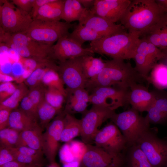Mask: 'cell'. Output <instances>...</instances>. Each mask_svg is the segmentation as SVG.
I'll use <instances>...</instances> for the list:
<instances>
[{
  "label": "cell",
  "instance_id": "51",
  "mask_svg": "<svg viewBox=\"0 0 167 167\" xmlns=\"http://www.w3.org/2000/svg\"><path fill=\"white\" fill-rule=\"evenodd\" d=\"M16 79L6 75H4L2 73H0V81L3 82H10V81Z\"/></svg>",
  "mask_w": 167,
  "mask_h": 167
},
{
  "label": "cell",
  "instance_id": "44",
  "mask_svg": "<svg viewBox=\"0 0 167 167\" xmlns=\"http://www.w3.org/2000/svg\"><path fill=\"white\" fill-rule=\"evenodd\" d=\"M14 161L15 157L10 148L0 146V166Z\"/></svg>",
  "mask_w": 167,
  "mask_h": 167
},
{
  "label": "cell",
  "instance_id": "43",
  "mask_svg": "<svg viewBox=\"0 0 167 167\" xmlns=\"http://www.w3.org/2000/svg\"><path fill=\"white\" fill-rule=\"evenodd\" d=\"M59 156L63 164L76 160L71 151L68 142L64 144L60 148Z\"/></svg>",
  "mask_w": 167,
  "mask_h": 167
},
{
  "label": "cell",
  "instance_id": "38",
  "mask_svg": "<svg viewBox=\"0 0 167 167\" xmlns=\"http://www.w3.org/2000/svg\"><path fill=\"white\" fill-rule=\"evenodd\" d=\"M12 152L15 156V161L20 163L28 165L41 166H42L43 163V153L34 155H28Z\"/></svg>",
  "mask_w": 167,
  "mask_h": 167
},
{
  "label": "cell",
  "instance_id": "31",
  "mask_svg": "<svg viewBox=\"0 0 167 167\" xmlns=\"http://www.w3.org/2000/svg\"><path fill=\"white\" fill-rule=\"evenodd\" d=\"M136 52L143 54L156 64L163 57L162 51L146 39L140 37Z\"/></svg>",
  "mask_w": 167,
  "mask_h": 167
},
{
  "label": "cell",
  "instance_id": "9",
  "mask_svg": "<svg viewBox=\"0 0 167 167\" xmlns=\"http://www.w3.org/2000/svg\"><path fill=\"white\" fill-rule=\"evenodd\" d=\"M115 113V110L109 108L92 105L80 119V136L82 142L86 144H91L99 127L106 120L110 119Z\"/></svg>",
  "mask_w": 167,
  "mask_h": 167
},
{
  "label": "cell",
  "instance_id": "36",
  "mask_svg": "<svg viewBox=\"0 0 167 167\" xmlns=\"http://www.w3.org/2000/svg\"><path fill=\"white\" fill-rule=\"evenodd\" d=\"M20 131L7 127L0 130V146L8 148L15 147Z\"/></svg>",
  "mask_w": 167,
  "mask_h": 167
},
{
  "label": "cell",
  "instance_id": "10",
  "mask_svg": "<svg viewBox=\"0 0 167 167\" xmlns=\"http://www.w3.org/2000/svg\"><path fill=\"white\" fill-rule=\"evenodd\" d=\"M129 90L116 86L97 88L91 92L89 103L115 110L128 103Z\"/></svg>",
  "mask_w": 167,
  "mask_h": 167
},
{
  "label": "cell",
  "instance_id": "13",
  "mask_svg": "<svg viewBox=\"0 0 167 167\" xmlns=\"http://www.w3.org/2000/svg\"><path fill=\"white\" fill-rule=\"evenodd\" d=\"M65 114L64 112L59 113L49 123L45 131L43 133L42 151L50 164L55 162L59 142L61 141Z\"/></svg>",
  "mask_w": 167,
  "mask_h": 167
},
{
  "label": "cell",
  "instance_id": "11",
  "mask_svg": "<svg viewBox=\"0 0 167 167\" xmlns=\"http://www.w3.org/2000/svg\"><path fill=\"white\" fill-rule=\"evenodd\" d=\"M93 141L95 145L113 155L122 154L127 147L126 140L118 127L111 122L99 130Z\"/></svg>",
  "mask_w": 167,
  "mask_h": 167
},
{
  "label": "cell",
  "instance_id": "32",
  "mask_svg": "<svg viewBox=\"0 0 167 167\" xmlns=\"http://www.w3.org/2000/svg\"><path fill=\"white\" fill-rule=\"evenodd\" d=\"M24 83L19 84L14 92L8 98L0 103V110L16 109L23 98L28 93L29 90Z\"/></svg>",
  "mask_w": 167,
  "mask_h": 167
},
{
  "label": "cell",
  "instance_id": "25",
  "mask_svg": "<svg viewBox=\"0 0 167 167\" xmlns=\"http://www.w3.org/2000/svg\"><path fill=\"white\" fill-rule=\"evenodd\" d=\"M38 124L36 119L28 115L20 109H15L11 113L8 127L21 132Z\"/></svg>",
  "mask_w": 167,
  "mask_h": 167
},
{
  "label": "cell",
  "instance_id": "37",
  "mask_svg": "<svg viewBox=\"0 0 167 167\" xmlns=\"http://www.w3.org/2000/svg\"><path fill=\"white\" fill-rule=\"evenodd\" d=\"M65 96L58 90L52 88H46L45 98L51 106L59 111L61 109Z\"/></svg>",
  "mask_w": 167,
  "mask_h": 167
},
{
  "label": "cell",
  "instance_id": "3",
  "mask_svg": "<svg viewBox=\"0 0 167 167\" xmlns=\"http://www.w3.org/2000/svg\"><path fill=\"white\" fill-rule=\"evenodd\" d=\"M140 38V33L126 31L103 37L91 42L92 52L113 59L133 58Z\"/></svg>",
  "mask_w": 167,
  "mask_h": 167
},
{
  "label": "cell",
  "instance_id": "53",
  "mask_svg": "<svg viewBox=\"0 0 167 167\" xmlns=\"http://www.w3.org/2000/svg\"><path fill=\"white\" fill-rule=\"evenodd\" d=\"M156 3L167 13V0H156Z\"/></svg>",
  "mask_w": 167,
  "mask_h": 167
},
{
  "label": "cell",
  "instance_id": "22",
  "mask_svg": "<svg viewBox=\"0 0 167 167\" xmlns=\"http://www.w3.org/2000/svg\"><path fill=\"white\" fill-rule=\"evenodd\" d=\"M90 14V10L84 8L78 0H64L61 19L68 23L78 21L81 24Z\"/></svg>",
  "mask_w": 167,
  "mask_h": 167
},
{
  "label": "cell",
  "instance_id": "24",
  "mask_svg": "<svg viewBox=\"0 0 167 167\" xmlns=\"http://www.w3.org/2000/svg\"><path fill=\"white\" fill-rule=\"evenodd\" d=\"M64 0H53L43 6L38 10L33 19L45 21L61 19Z\"/></svg>",
  "mask_w": 167,
  "mask_h": 167
},
{
  "label": "cell",
  "instance_id": "17",
  "mask_svg": "<svg viewBox=\"0 0 167 167\" xmlns=\"http://www.w3.org/2000/svg\"><path fill=\"white\" fill-rule=\"evenodd\" d=\"M155 100L154 95L145 87L138 83L130 88L127 96V103L131 108L139 112H147Z\"/></svg>",
  "mask_w": 167,
  "mask_h": 167
},
{
  "label": "cell",
  "instance_id": "40",
  "mask_svg": "<svg viewBox=\"0 0 167 167\" xmlns=\"http://www.w3.org/2000/svg\"><path fill=\"white\" fill-rule=\"evenodd\" d=\"M68 143L75 160L80 161L86 151L87 144L77 140H71Z\"/></svg>",
  "mask_w": 167,
  "mask_h": 167
},
{
  "label": "cell",
  "instance_id": "16",
  "mask_svg": "<svg viewBox=\"0 0 167 167\" xmlns=\"http://www.w3.org/2000/svg\"><path fill=\"white\" fill-rule=\"evenodd\" d=\"M130 0H95L90 13L113 23L120 21L131 3Z\"/></svg>",
  "mask_w": 167,
  "mask_h": 167
},
{
  "label": "cell",
  "instance_id": "23",
  "mask_svg": "<svg viewBox=\"0 0 167 167\" xmlns=\"http://www.w3.org/2000/svg\"><path fill=\"white\" fill-rule=\"evenodd\" d=\"M42 129L39 124L30 129L23 131L19 133L15 147H28L42 151Z\"/></svg>",
  "mask_w": 167,
  "mask_h": 167
},
{
  "label": "cell",
  "instance_id": "48",
  "mask_svg": "<svg viewBox=\"0 0 167 167\" xmlns=\"http://www.w3.org/2000/svg\"><path fill=\"white\" fill-rule=\"evenodd\" d=\"M52 1L53 0H34L31 12L33 19L35 18L38 11L41 6Z\"/></svg>",
  "mask_w": 167,
  "mask_h": 167
},
{
  "label": "cell",
  "instance_id": "26",
  "mask_svg": "<svg viewBox=\"0 0 167 167\" xmlns=\"http://www.w3.org/2000/svg\"><path fill=\"white\" fill-rule=\"evenodd\" d=\"M81 132L80 119H77L71 114L66 113L61 141L69 142L75 137L80 135Z\"/></svg>",
  "mask_w": 167,
  "mask_h": 167
},
{
  "label": "cell",
  "instance_id": "18",
  "mask_svg": "<svg viewBox=\"0 0 167 167\" xmlns=\"http://www.w3.org/2000/svg\"><path fill=\"white\" fill-rule=\"evenodd\" d=\"M152 91L155 100L145 117L150 124H165L167 122V92L156 89Z\"/></svg>",
  "mask_w": 167,
  "mask_h": 167
},
{
  "label": "cell",
  "instance_id": "12",
  "mask_svg": "<svg viewBox=\"0 0 167 167\" xmlns=\"http://www.w3.org/2000/svg\"><path fill=\"white\" fill-rule=\"evenodd\" d=\"M87 146L79 167H122L125 164V156L122 154L113 155L96 145Z\"/></svg>",
  "mask_w": 167,
  "mask_h": 167
},
{
  "label": "cell",
  "instance_id": "52",
  "mask_svg": "<svg viewBox=\"0 0 167 167\" xmlns=\"http://www.w3.org/2000/svg\"><path fill=\"white\" fill-rule=\"evenodd\" d=\"M80 161L75 160L71 162L63 164V167H79Z\"/></svg>",
  "mask_w": 167,
  "mask_h": 167
},
{
  "label": "cell",
  "instance_id": "8",
  "mask_svg": "<svg viewBox=\"0 0 167 167\" xmlns=\"http://www.w3.org/2000/svg\"><path fill=\"white\" fill-rule=\"evenodd\" d=\"M153 131L150 128L141 136L135 144L153 167H163L167 159V142L159 138Z\"/></svg>",
  "mask_w": 167,
  "mask_h": 167
},
{
  "label": "cell",
  "instance_id": "2",
  "mask_svg": "<svg viewBox=\"0 0 167 167\" xmlns=\"http://www.w3.org/2000/svg\"><path fill=\"white\" fill-rule=\"evenodd\" d=\"M166 13L155 0H133L119 21L126 30L141 35Z\"/></svg>",
  "mask_w": 167,
  "mask_h": 167
},
{
  "label": "cell",
  "instance_id": "50",
  "mask_svg": "<svg viewBox=\"0 0 167 167\" xmlns=\"http://www.w3.org/2000/svg\"><path fill=\"white\" fill-rule=\"evenodd\" d=\"M83 7L88 10H90L93 6L95 0H78Z\"/></svg>",
  "mask_w": 167,
  "mask_h": 167
},
{
  "label": "cell",
  "instance_id": "33",
  "mask_svg": "<svg viewBox=\"0 0 167 167\" xmlns=\"http://www.w3.org/2000/svg\"><path fill=\"white\" fill-rule=\"evenodd\" d=\"M59 112L46 101L44 96L39 104L37 110V118L42 129L47 127L50 121Z\"/></svg>",
  "mask_w": 167,
  "mask_h": 167
},
{
  "label": "cell",
  "instance_id": "47",
  "mask_svg": "<svg viewBox=\"0 0 167 167\" xmlns=\"http://www.w3.org/2000/svg\"><path fill=\"white\" fill-rule=\"evenodd\" d=\"M12 111L7 109L0 110V130L8 127L10 116Z\"/></svg>",
  "mask_w": 167,
  "mask_h": 167
},
{
  "label": "cell",
  "instance_id": "19",
  "mask_svg": "<svg viewBox=\"0 0 167 167\" xmlns=\"http://www.w3.org/2000/svg\"><path fill=\"white\" fill-rule=\"evenodd\" d=\"M66 104L63 111L65 113L84 114L89 103V92L85 88H66Z\"/></svg>",
  "mask_w": 167,
  "mask_h": 167
},
{
  "label": "cell",
  "instance_id": "35",
  "mask_svg": "<svg viewBox=\"0 0 167 167\" xmlns=\"http://www.w3.org/2000/svg\"><path fill=\"white\" fill-rule=\"evenodd\" d=\"M42 84L47 88H52L60 91L66 96V91L64 87V84L58 72L54 69L49 70L44 75Z\"/></svg>",
  "mask_w": 167,
  "mask_h": 167
},
{
  "label": "cell",
  "instance_id": "7",
  "mask_svg": "<svg viewBox=\"0 0 167 167\" xmlns=\"http://www.w3.org/2000/svg\"><path fill=\"white\" fill-rule=\"evenodd\" d=\"M2 2L0 6V29L11 34L25 32L33 20L31 14L7 0Z\"/></svg>",
  "mask_w": 167,
  "mask_h": 167
},
{
  "label": "cell",
  "instance_id": "54",
  "mask_svg": "<svg viewBox=\"0 0 167 167\" xmlns=\"http://www.w3.org/2000/svg\"><path fill=\"white\" fill-rule=\"evenodd\" d=\"M48 167H60L58 164L55 162L50 163Z\"/></svg>",
  "mask_w": 167,
  "mask_h": 167
},
{
  "label": "cell",
  "instance_id": "4",
  "mask_svg": "<svg viewBox=\"0 0 167 167\" xmlns=\"http://www.w3.org/2000/svg\"><path fill=\"white\" fill-rule=\"evenodd\" d=\"M0 43H4L24 58L38 61L53 60L51 55L53 45L33 41L25 32L11 34L0 29Z\"/></svg>",
  "mask_w": 167,
  "mask_h": 167
},
{
  "label": "cell",
  "instance_id": "21",
  "mask_svg": "<svg viewBox=\"0 0 167 167\" xmlns=\"http://www.w3.org/2000/svg\"><path fill=\"white\" fill-rule=\"evenodd\" d=\"M78 24L89 28L103 37L110 36L126 30L120 24H116L110 23L91 13L82 23Z\"/></svg>",
  "mask_w": 167,
  "mask_h": 167
},
{
  "label": "cell",
  "instance_id": "14",
  "mask_svg": "<svg viewBox=\"0 0 167 167\" xmlns=\"http://www.w3.org/2000/svg\"><path fill=\"white\" fill-rule=\"evenodd\" d=\"M82 57L58 62V72L67 89L85 88L88 79L83 72Z\"/></svg>",
  "mask_w": 167,
  "mask_h": 167
},
{
  "label": "cell",
  "instance_id": "39",
  "mask_svg": "<svg viewBox=\"0 0 167 167\" xmlns=\"http://www.w3.org/2000/svg\"><path fill=\"white\" fill-rule=\"evenodd\" d=\"M44 86L42 84L36 87L30 89L28 94L37 110L39 104L45 96L46 88H45Z\"/></svg>",
  "mask_w": 167,
  "mask_h": 167
},
{
  "label": "cell",
  "instance_id": "49",
  "mask_svg": "<svg viewBox=\"0 0 167 167\" xmlns=\"http://www.w3.org/2000/svg\"><path fill=\"white\" fill-rule=\"evenodd\" d=\"M29 165L14 161L0 165V167H28Z\"/></svg>",
  "mask_w": 167,
  "mask_h": 167
},
{
  "label": "cell",
  "instance_id": "55",
  "mask_svg": "<svg viewBox=\"0 0 167 167\" xmlns=\"http://www.w3.org/2000/svg\"><path fill=\"white\" fill-rule=\"evenodd\" d=\"M161 51H162L164 55H167V48L163 49Z\"/></svg>",
  "mask_w": 167,
  "mask_h": 167
},
{
  "label": "cell",
  "instance_id": "58",
  "mask_svg": "<svg viewBox=\"0 0 167 167\" xmlns=\"http://www.w3.org/2000/svg\"><path fill=\"white\" fill-rule=\"evenodd\" d=\"M38 167H41V166H38Z\"/></svg>",
  "mask_w": 167,
  "mask_h": 167
},
{
  "label": "cell",
  "instance_id": "56",
  "mask_svg": "<svg viewBox=\"0 0 167 167\" xmlns=\"http://www.w3.org/2000/svg\"><path fill=\"white\" fill-rule=\"evenodd\" d=\"M163 167H167V159Z\"/></svg>",
  "mask_w": 167,
  "mask_h": 167
},
{
  "label": "cell",
  "instance_id": "42",
  "mask_svg": "<svg viewBox=\"0 0 167 167\" xmlns=\"http://www.w3.org/2000/svg\"><path fill=\"white\" fill-rule=\"evenodd\" d=\"M17 87V86L10 82L1 83L0 85V103L11 96Z\"/></svg>",
  "mask_w": 167,
  "mask_h": 167
},
{
  "label": "cell",
  "instance_id": "15",
  "mask_svg": "<svg viewBox=\"0 0 167 167\" xmlns=\"http://www.w3.org/2000/svg\"><path fill=\"white\" fill-rule=\"evenodd\" d=\"M94 53L90 47L84 48L82 45L68 35L63 36L52 46V58L62 62L87 55L93 56Z\"/></svg>",
  "mask_w": 167,
  "mask_h": 167
},
{
  "label": "cell",
  "instance_id": "5",
  "mask_svg": "<svg viewBox=\"0 0 167 167\" xmlns=\"http://www.w3.org/2000/svg\"><path fill=\"white\" fill-rule=\"evenodd\" d=\"M139 112L131 108L119 113H115L110 118L124 137L128 147L135 144L141 136L150 128L148 120Z\"/></svg>",
  "mask_w": 167,
  "mask_h": 167
},
{
  "label": "cell",
  "instance_id": "41",
  "mask_svg": "<svg viewBox=\"0 0 167 167\" xmlns=\"http://www.w3.org/2000/svg\"><path fill=\"white\" fill-rule=\"evenodd\" d=\"M20 109L28 115L37 120V110L28 95L25 96L21 101Z\"/></svg>",
  "mask_w": 167,
  "mask_h": 167
},
{
  "label": "cell",
  "instance_id": "6",
  "mask_svg": "<svg viewBox=\"0 0 167 167\" xmlns=\"http://www.w3.org/2000/svg\"><path fill=\"white\" fill-rule=\"evenodd\" d=\"M76 25L60 21L34 19L25 32L33 41L53 45L60 37L68 35L70 29L74 28Z\"/></svg>",
  "mask_w": 167,
  "mask_h": 167
},
{
  "label": "cell",
  "instance_id": "1",
  "mask_svg": "<svg viewBox=\"0 0 167 167\" xmlns=\"http://www.w3.org/2000/svg\"><path fill=\"white\" fill-rule=\"evenodd\" d=\"M102 71L94 78L88 80L85 88L89 92L99 87L116 86L129 89L133 84L140 83L142 77L129 62L113 59L105 61Z\"/></svg>",
  "mask_w": 167,
  "mask_h": 167
},
{
  "label": "cell",
  "instance_id": "28",
  "mask_svg": "<svg viewBox=\"0 0 167 167\" xmlns=\"http://www.w3.org/2000/svg\"><path fill=\"white\" fill-rule=\"evenodd\" d=\"M126 157V167H153L146 156L136 144L128 147Z\"/></svg>",
  "mask_w": 167,
  "mask_h": 167
},
{
  "label": "cell",
  "instance_id": "34",
  "mask_svg": "<svg viewBox=\"0 0 167 167\" xmlns=\"http://www.w3.org/2000/svg\"><path fill=\"white\" fill-rule=\"evenodd\" d=\"M58 66L56 63L39 67L35 70L25 80L24 83L30 89L35 88L42 84L43 78L46 73L50 69L58 71Z\"/></svg>",
  "mask_w": 167,
  "mask_h": 167
},
{
  "label": "cell",
  "instance_id": "20",
  "mask_svg": "<svg viewBox=\"0 0 167 167\" xmlns=\"http://www.w3.org/2000/svg\"><path fill=\"white\" fill-rule=\"evenodd\" d=\"M161 50L167 48V13L140 35Z\"/></svg>",
  "mask_w": 167,
  "mask_h": 167
},
{
  "label": "cell",
  "instance_id": "45",
  "mask_svg": "<svg viewBox=\"0 0 167 167\" xmlns=\"http://www.w3.org/2000/svg\"><path fill=\"white\" fill-rule=\"evenodd\" d=\"M34 0H13L12 3L22 11L30 13L32 12Z\"/></svg>",
  "mask_w": 167,
  "mask_h": 167
},
{
  "label": "cell",
  "instance_id": "57",
  "mask_svg": "<svg viewBox=\"0 0 167 167\" xmlns=\"http://www.w3.org/2000/svg\"><path fill=\"white\" fill-rule=\"evenodd\" d=\"M39 166H37V165H30L28 166V167H38Z\"/></svg>",
  "mask_w": 167,
  "mask_h": 167
},
{
  "label": "cell",
  "instance_id": "27",
  "mask_svg": "<svg viewBox=\"0 0 167 167\" xmlns=\"http://www.w3.org/2000/svg\"><path fill=\"white\" fill-rule=\"evenodd\" d=\"M93 55H87L82 57V63L84 73L88 80L98 75L102 70L105 61L101 57L96 58Z\"/></svg>",
  "mask_w": 167,
  "mask_h": 167
},
{
  "label": "cell",
  "instance_id": "30",
  "mask_svg": "<svg viewBox=\"0 0 167 167\" xmlns=\"http://www.w3.org/2000/svg\"><path fill=\"white\" fill-rule=\"evenodd\" d=\"M68 36L81 45L85 42H92L103 37L92 29L79 24L75 26L73 31L69 33Z\"/></svg>",
  "mask_w": 167,
  "mask_h": 167
},
{
  "label": "cell",
  "instance_id": "46",
  "mask_svg": "<svg viewBox=\"0 0 167 167\" xmlns=\"http://www.w3.org/2000/svg\"><path fill=\"white\" fill-rule=\"evenodd\" d=\"M10 148L13 152L24 155H34L43 153L42 151L36 150L26 146L14 147Z\"/></svg>",
  "mask_w": 167,
  "mask_h": 167
},
{
  "label": "cell",
  "instance_id": "29",
  "mask_svg": "<svg viewBox=\"0 0 167 167\" xmlns=\"http://www.w3.org/2000/svg\"><path fill=\"white\" fill-rule=\"evenodd\" d=\"M146 80L157 89H167V66L157 63L151 70Z\"/></svg>",
  "mask_w": 167,
  "mask_h": 167
}]
</instances>
